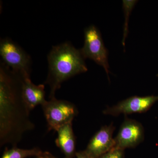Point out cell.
<instances>
[{
	"instance_id": "10",
	"label": "cell",
	"mask_w": 158,
	"mask_h": 158,
	"mask_svg": "<svg viewBox=\"0 0 158 158\" xmlns=\"http://www.w3.org/2000/svg\"><path fill=\"white\" fill-rule=\"evenodd\" d=\"M58 136L56 141L57 147L64 154L65 158L75 156L76 140L73 129L72 122L61 127L57 131Z\"/></svg>"
},
{
	"instance_id": "13",
	"label": "cell",
	"mask_w": 158,
	"mask_h": 158,
	"mask_svg": "<svg viewBox=\"0 0 158 158\" xmlns=\"http://www.w3.org/2000/svg\"><path fill=\"white\" fill-rule=\"evenodd\" d=\"M124 150L118 148H113L110 151L100 156L98 158H123Z\"/></svg>"
},
{
	"instance_id": "15",
	"label": "cell",
	"mask_w": 158,
	"mask_h": 158,
	"mask_svg": "<svg viewBox=\"0 0 158 158\" xmlns=\"http://www.w3.org/2000/svg\"><path fill=\"white\" fill-rule=\"evenodd\" d=\"M35 158H58L56 157L53 155L51 153L48 152H43L39 156L35 157Z\"/></svg>"
},
{
	"instance_id": "7",
	"label": "cell",
	"mask_w": 158,
	"mask_h": 158,
	"mask_svg": "<svg viewBox=\"0 0 158 158\" xmlns=\"http://www.w3.org/2000/svg\"><path fill=\"white\" fill-rule=\"evenodd\" d=\"M144 129L140 123L127 118L115 138V148L125 150L134 148L144 140Z\"/></svg>"
},
{
	"instance_id": "14",
	"label": "cell",
	"mask_w": 158,
	"mask_h": 158,
	"mask_svg": "<svg viewBox=\"0 0 158 158\" xmlns=\"http://www.w3.org/2000/svg\"><path fill=\"white\" fill-rule=\"evenodd\" d=\"M75 156L77 158H94L89 155L85 150L77 152Z\"/></svg>"
},
{
	"instance_id": "9",
	"label": "cell",
	"mask_w": 158,
	"mask_h": 158,
	"mask_svg": "<svg viewBox=\"0 0 158 158\" xmlns=\"http://www.w3.org/2000/svg\"><path fill=\"white\" fill-rule=\"evenodd\" d=\"M22 94L23 98L30 111L38 105L42 106L47 102L45 99L44 85L33 84L31 76H22Z\"/></svg>"
},
{
	"instance_id": "8",
	"label": "cell",
	"mask_w": 158,
	"mask_h": 158,
	"mask_svg": "<svg viewBox=\"0 0 158 158\" xmlns=\"http://www.w3.org/2000/svg\"><path fill=\"white\" fill-rule=\"evenodd\" d=\"M115 128L113 124L102 127L90 139L85 150L86 152L92 157L98 158L114 148L113 133Z\"/></svg>"
},
{
	"instance_id": "12",
	"label": "cell",
	"mask_w": 158,
	"mask_h": 158,
	"mask_svg": "<svg viewBox=\"0 0 158 158\" xmlns=\"http://www.w3.org/2000/svg\"><path fill=\"white\" fill-rule=\"evenodd\" d=\"M137 1H123V9L124 10L125 16V22L124 26V31H123V39L122 44L123 46H125L126 38L128 33V23L129 17L131 11L132 10L134 6L135 5Z\"/></svg>"
},
{
	"instance_id": "1",
	"label": "cell",
	"mask_w": 158,
	"mask_h": 158,
	"mask_svg": "<svg viewBox=\"0 0 158 158\" xmlns=\"http://www.w3.org/2000/svg\"><path fill=\"white\" fill-rule=\"evenodd\" d=\"M22 77L1 62L0 65V146L16 147L23 135L35 127L22 94Z\"/></svg>"
},
{
	"instance_id": "5",
	"label": "cell",
	"mask_w": 158,
	"mask_h": 158,
	"mask_svg": "<svg viewBox=\"0 0 158 158\" xmlns=\"http://www.w3.org/2000/svg\"><path fill=\"white\" fill-rule=\"evenodd\" d=\"M81 51L84 59H92L102 66L109 74L108 52L100 33L95 26H90L85 29V43Z\"/></svg>"
},
{
	"instance_id": "11",
	"label": "cell",
	"mask_w": 158,
	"mask_h": 158,
	"mask_svg": "<svg viewBox=\"0 0 158 158\" xmlns=\"http://www.w3.org/2000/svg\"><path fill=\"white\" fill-rule=\"evenodd\" d=\"M42 151L38 148L31 149H22L13 147L11 149H6L1 158H26L37 157L41 154Z\"/></svg>"
},
{
	"instance_id": "4",
	"label": "cell",
	"mask_w": 158,
	"mask_h": 158,
	"mask_svg": "<svg viewBox=\"0 0 158 158\" xmlns=\"http://www.w3.org/2000/svg\"><path fill=\"white\" fill-rule=\"evenodd\" d=\"M41 106L49 129L56 131L62 126L72 122L77 114L76 107L72 103L56 98Z\"/></svg>"
},
{
	"instance_id": "3",
	"label": "cell",
	"mask_w": 158,
	"mask_h": 158,
	"mask_svg": "<svg viewBox=\"0 0 158 158\" xmlns=\"http://www.w3.org/2000/svg\"><path fill=\"white\" fill-rule=\"evenodd\" d=\"M2 62L15 73L31 76V59L18 44L6 37L0 41Z\"/></svg>"
},
{
	"instance_id": "6",
	"label": "cell",
	"mask_w": 158,
	"mask_h": 158,
	"mask_svg": "<svg viewBox=\"0 0 158 158\" xmlns=\"http://www.w3.org/2000/svg\"><path fill=\"white\" fill-rule=\"evenodd\" d=\"M158 101V96H133L118 102L116 105L107 108L103 111L105 115L117 116L121 114L129 115L132 113L147 112Z\"/></svg>"
},
{
	"instance_id": "2",
	"label": "cell",
	"mask_w": 158,
	"mask_h": 158,
	"mask_svg": "<svg viewBox=\"0 0 158 158\" xmlns=\"http://www.w3.org/2000/svg\"><path fill=\"white\" fill-rule=\"evenodd\" d=\"M48 71L45 84L50 87L49 98H55L56 91L63 82L88 71L81 50L69 42L54 46L48 55Z\"/></svg>"
}]
</instances>
